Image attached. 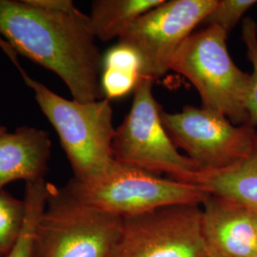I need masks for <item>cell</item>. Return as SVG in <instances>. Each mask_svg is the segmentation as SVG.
I'll return each instance as SVG.
<instances>
[{"mask_svg":"<svg viewBox=\"0 0 257 257\" xmlns=\"http://www.w3.org/2000/svg\"><path fill=\"white\" fill-rule=\"evenodd\" d=\"M0 33L19 55L56 74L73 99L96 101L102 60L89 15L40 9L27 0H0Z\"/></svg>","mask_w":257,"mask_h":257,"instance_id":"cell-1","label":"cell"},{"mask_svg":"<svg viewBox=\"0 0 257 257\" xmlns=\"http://www.w3.org/2000/svg\"><path fill=\"white\" fill-rule=\"evenodd\" d=\"M23 81L34 92L43 114L53 125L74 172V179L89 181L116 163L112 152L115 128L107 98L92 102L66 99L26 72Z\"/></svg>","mask_w":257,"mask_h":257,"instance_id":"cell-2","label":"cell"},{"mask_svg":"<svg viewBox=\"0 0 257 257\" xmlns=\"http://www.w3.org/2000/svg\"><path fill=\"white\" fill-rule=\"evenodd\" d=\"M228 35L214 26L193 33L177 51L171 71L193 84L203 108L219 112L235 125H243L248 122L249 74L232 60L227 46Z\"/></svg>","mask_w":257,"mask_h":257,"instance_id":"cell-3","label":"cell"},{"mask_svg":"<svg viewBox=\"0 0 257 257\" xmlns=\"http://www.w3.org/2000/svg\"><path fill=\"white\" fill-rule=\"evenodd\" d=\"M64 188L81 202L123 219L169 206L201 205L209 196L193 184L117 161L100 176L89 181L72 178Z\"/></svg>","mask_w":257,"mask_h":257,"instance_id":"cell-4","label":"cell"},{"mask_svg":"<svg viewBox=\"0 0 257 257\" xmlns=\"http://www.w3.org/2000/svg\"><path fill=\"white\" fill-rule=\"evenodd\" d=\"M123 218L81 202L50 183L46 207L35 231L37 257H110Z\"/></svg>","mask_w":257,"mask_h":257,"instance_id":"cell-5","label":"cell"},{"mask_svg":"<svg viewBox=\"0 0 257 257\" xmlns=\"http://www.w3.org/2000/svg\"><path fill=\"white\" fill-rule=\"evenodd\" d=\"M154 83L151 78L140 77L131 109L115 128L113 156L122 164L186 182L199 168L178 152L169 137L161 118L162 108L154 94Z\"/></svg>","mask_w":257,"mask_h":257,"instance_id":"cell-6","label":"cell"},{"mask_svg":"<svg viewBox=\"0 0 257 257\" xmlns=\"http://www.w3.org/2000/svg\"><path fill=\"white\" fill-rule=\"evenodd\" d=\"M216 0H163L128 28L117 42L141 61V77L154 81L171 71L179 48L211 13Z\"/></svg>","mask_w":257,"mask_h":257,"instance_id":"cell-7","label":"cell"},{"mask_svg":"<svg viewBox=\"0 0 257 257\" xmlns=\"http://www.w3.org/2000/svg\"><path fill=\"white\" fill-rule=\"evenodd\" d=\"M161 118L176 148L185 151L199 171L223 169L248 156L257 131L248 123L235 125L219 112L190 105L176 112L162 110Z\"/></svg>","mask_w":257,"mask_h":257,"instance_id":"cell-8","label":"cell"},{"mask_svg":"<svg viewBox=\"0 0 257 257\" xmlns=\"http://www.w3.org/2000/svg\"><path fill=\"white\" fill-rule=\"evenodd\" d=\"M201 205L160 208L123 219L110 257H202L207 252Z\"/></svg>","mask_w":257,"mask_h":257,"instance_id":"cell-9","label":"cell"},{"mask_svg":"<svg viewBox=\"0 0 257 257\" xmlns=\"http://www.w3.org/2000/svg\"><path fill=\"white\" fill-rule=\"evenodd\" d=\"M201 209L203 239L208 250L225 257L256 253L253 211L211 194L201 204Z\"/></svg>","mask_w":257,"mask_h":257,"instance_id":"cell-10","label":"cell"},{"mask_svg":"<svg viewBox=\"0 0 257 257\" xmlns=\"http://www.w3.org/2000/svg\"><path fill=\"white\" fill-rule=\"evenodd\" d=\"M51 149L49 133L40 128L22 126L0 135V189L45 178Z\"/></svg>","mask_w":257,"mask_h":257,"instance_id":"cell-11","label":"cell"},{"mask_svg":"<svg viewBox=\"0 0 257 257\" xmlns=\"http://www.w3.org/2000/svg\"><path fill=\"white\" fill-rule=\"evenodd\" d=\"M185 183L257 212V131L248 156L223 169L198 171Z\"/></svg>","mask_w":257,"mask_h":257,"instance_id":"cell-12","label":"cell"},{"mask_svg":"<svg viewBox=\"0 0 257 257\" xmlns=\"http://www.w3.org/2000/svg\"><path fill=\"white\" fill-rule=\"evenodd\" d=\"M163 0H95L92 3V31L97 40L108 42L120 37L139 18Z\"/></svg>","mask_w":257,"mask_h":257,"instance_id":"cell-13","label":"cell"},{"mask_svg":"<svg viewBox=\"0 0 257 257\" xmlns=\"http://www.w3.org/2000/svg\"><path fill=\"white\" fill-rule=\"evenodd\" d=\"M49 186L45 178L26 183L24 202L26 217L24 227L16 246L7 257H37L35 248V231L40 216L46 207Z\"/></svg>","mask_w":257,"mask_h":257,"instance_id":"cell-14","label":"cell"},{"mask_svg":"<svg viewBox=\"0 0 257 257\" xmlns=\"http://www.w3.org/2000/svg\"><path fill=\"white\" fill-rule=\"evenodd\" d=\"M25 217L24 200L0 189V257H7L16 246L23 230Z\"/></svg>","mask_w":257,"mask_h":257,"instance_id":"cell-15","label":"cell"},{"mask_svg":"<svg viewBox=\"0 0 257 257\" xmlns=\"http://www.w3.org/2000/svg\"><path fill=\"white\" fill-rule=\"evenodd\" d=\"M242 40L246 48L248 61L251 64L249 74L246 109L248 124L257 127V23L251 18H245L242 21Z\"/></svg>","mask_w":257,"mask_h":257,"instance_id":"cell-16","label":"cell"},{"mask_svg":"<svg viewBox=\"0 0 257 257\" xmlns=\"http://www.w3.org/2000/svg\"><path fill=\"white\" fill-rule=\"evenodd\" d=\"M256 4V0H216L215 6L202 24L220 28L229 34Z\"/></svg>","mask_w":257,"mask_h":257,"instance_id":"cell-17","label":"cell"},{"mask_svg":"<svg viewBox=\"0 0 257 257\" xmlns=\"http://www.w3.org/2000/svg\"><path fill=\"white\" fill-rule=\"evenodd\" d=\"M140 77V75L134 73L102 69L100 83L104 98L110 101L134 92Z\"/></svg>","mask_w":257,"mask_h":257,"instance_id":"cell-18","label":"cell"},{"mask_svg":"<svg viewBox=\"0 0 257 257\" xmlns=\"http://www.w3.org/2000/svg\"><path fill=\"white\" fill-rule=\"evenodd\" d=\"M102 69L118 70L141 76V61L137 53L127 45L117 42L103 55Z\"/></svg>","mask_w":257,"mask_h":257,"instance_id":"cell-19","label":"cell"},{"mask_svg":"<svg viewBox=\"0 0 257 257\" xmlns=\"http://www.w3.org/2000/svg\"><path fill=\"white\" fill-rule=\"evenodd\" d=\"M27 2L35 7L47 11L66 12L76 8L72 0H27Z\"/></svg>","mask_w":257,"mask_h":257,"instance_id":"cell-20","label":"cell"},{"mask_svg":"<svg viewBox=\"0 0 257 257\" xmlns=\"http://www.w3.org/2000/svg\"><path fill=\"white\" fill-rule=\"evenodd\" d=\"M0 49L5 55H7V57L12 61V63L17 67L20 74H22L23 72H25L19 63V54L15 51V49L13 47L11 46V44L3 37L1 33H0Z\"/></svg>","mask_w":257,"mask_h":257,"instance_id":"cell-21","label":"cell"},{"mask_svg":"<svg viewBox=\"0 0 257 257\" xmlns=\"http://www.w3.org/2000/svg\"><path fill=\"white\" fill-rule=\"evenodd\" d=\"M202 257H225L223 256V255H220V254H218V253H215V252H212V251H210V250H208L207 249V252L203 255Z\"/></svg>","mask_w":257,"mask_h":257,"instance_id":"cell-22","label":"cell"},{"mask_svg":"<svg viewBox=\"0 0 257 257\" xmlns=\"http://www.w3.org/2000/svg\"><path fill=\"white\" fill-rule=\"evenodd\" d=\"M253 215H254V223H255V231H256V253H257V212L253 211Z\"/></svg>","mask_w":257,"mask_h":257,"instance_id":"cell-23","label":"cell"},{"mask_svg":"<svg viewBox=\"0 0 257 257\" xmlns=\"http://www.w3.org/2000/svg\"><path fill=\"white\" fill-rule=\"evenodd\" d=\"M8 130L6 127H4V126H2V125H0V135H2V134H4V133H6Z\"/></svg>","mask_w":257,"mask_h":257,"instance_id":"cell-24","label":"cell"},{"mask_svg":"<svg viewBox=\"0 0 257 257\" xmlns=\"http://www.w3.org/2000/svg\"><path fill=\"white\" fill-rule=\"evenodd\" d=\"M249 257H257V253H255V254H253V255H251V256Z\"/></svg>","mask_w":257,"mask_h":257,"instance_id":"cell-25","label":"cell"}]
</instances>
